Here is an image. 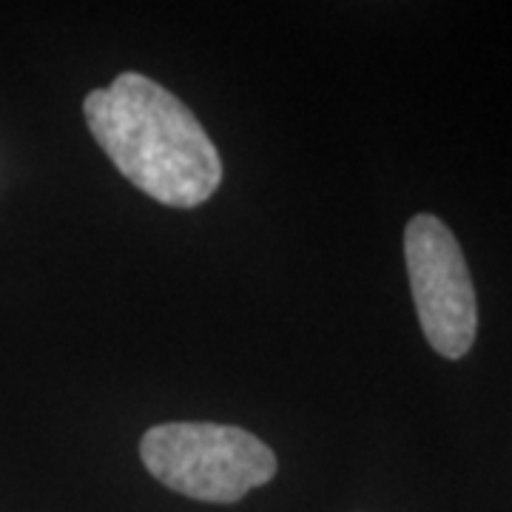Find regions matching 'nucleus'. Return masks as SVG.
<instances>
[{"label": "nucleus", "instance_id": "3", "mask_svg": "<svg viewBox=\"0 0 512 512\" xmlns=\"http://www.w3.org/2000/svg\"><path fill=\"white\" fill-rule=\"evenodd\" d=\"M404 259L421 330L444 359L467 356L478 330L476 288L453 231L433 214L404 228Z\"/></svg>", "mask_w": 512, "mask_h": 512}, {"label": "nucleus", "instance_id": "2", "mask_svg": "<svg viewBox=\"0 0 512 512\" xmlns=\"http://www.w3.org/2000/svg\"><path fill=\"white\" fill-rule=\"evenodd\" d=\"M146 470L174 493L234 504L276 476V456L254 433L214 421H171L140 441Z\"/></svg>", "mask_w": 512, "mask_h": 512}, {"label": "nucleus", "instance_id": "1", "mask_svg": "<svg viewBox=\"0 0 512 512\" xmlns=\"http://www.w3.org/2000/svg\"><path fill=\"white\" fill-rule=\"evenodd\" d=\"M92 137L134 188L168 208H197L222 183V160L194 111L151 77L123 72L86 97Z\"/></svg>", "mask_w": 512, "mask_h": 512}]
</instances>
